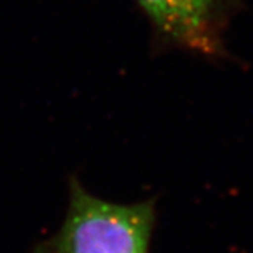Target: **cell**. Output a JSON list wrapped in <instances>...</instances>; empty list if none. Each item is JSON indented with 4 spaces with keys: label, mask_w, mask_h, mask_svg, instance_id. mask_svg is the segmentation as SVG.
Instances as JSON below:
<instances>
[{
    "label": "cell",
    "mask_w": 253,
    "mask_h": 253,
    "mask_svg": "<svg viewBox=\"0 0 253 253\" xmlns=\"http://www.w3.org/2000/svg\"><path fill=\"white\" fill-rule=\"evenodd\" d=\"M155 224L154 201L114 204L71 181L68 214L59 232L36 253H148Z\"/></svg>",
    "instance_id": "1"
},
{
    "label": "cell",
    "mask_w": 253,
    "mask_h": 253,
    "mask_svg": "<svg viewBox=\"0 0 253 253\" xmlns=\"http://www.w3.org/2000/svg\"><path fill=\"white\" fill-rule=\"evenodd\" d=\"M155 31L170 45L210 58L225 55L229 0H135Z\"/></svg>",
    "instance_id": "2"
}]
</instances>
